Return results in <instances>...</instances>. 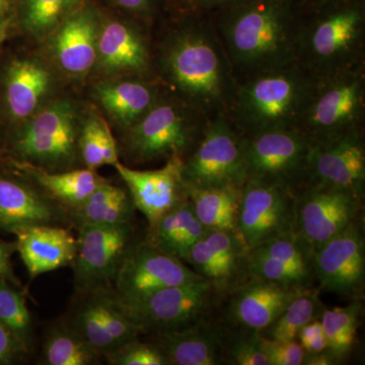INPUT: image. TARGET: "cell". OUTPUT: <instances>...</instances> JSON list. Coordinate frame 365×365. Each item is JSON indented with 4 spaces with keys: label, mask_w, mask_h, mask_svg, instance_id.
Instances as JSON below:
<instances>
[{
    "label": "cell",
    "mask_w": 365,
    "mask_h": 365,
    "mask_svg": "<svg viewBox=\"0 0 365 365\" xmlns=\"http://www.w3.org/2000/svg\"><path fill=\"white\" fill-rule=\"evenodd\" d=\"M153 51L155 76L168 91L204 117L227 114L237 74L209 16L170 18Z\"/></svg>",
    "instance_id": "6da1fadb"
},
{
    "label": "cell",
    "mask_w": 365,
    "mask_h": 365,
    "mask_svg": "<svg viewBox=\"0 0 365 365\" xmlns=\"http://www.w3.org/2000/svg\"><path fill=\"white\" fill-rule=\"evenodd\" d=\"M299 0H247L208 14L237 79L297 62Z\"/></svg>",
    "instance_id": "7a4b0ae2"
},
{
    "label": "cell",
    "mask_w": 365,
    "mask_h": 365,
    "mask_svg": "<svg viewBox=\"0 0 365 365\" xmlns=\"http://www.w3.org/2000/svg\"><path fill=\"white\" fill-rule=\"evenodd\" d=\"M313 81L297 61L249 74L237 79L227 117L242 136L297 128Z\"/></svg>",
    "instance_id": "3957f363"
},
{
    "label": "cell",
    "mask_w": 365,
    "mask_h": 365,
    "mask_svg": "<svg viewBox=\"0 0 365 365\" xmlns=\"http://www.w3.org/2000/svg\"><path fill=\"white\" fill-rule=\"evenodd\" d=\"M297 61L314 78L365 66L364 0L302 11Z\"/></svg>",
    "instance_id": "277c9868"
},
{
    "label": "cell",
    "mask_w": 365,
    "mask_h": 365,
    "mask_svg": "<svg viewBox=\"0 0 365 365\" xmlns=\"http://www.w3.org/2000/svg\"><path fill=\"white\" fill-rule=\"evenodd\" d=\"M365 66L314 78L297 125L312 145L364 130Z\"/></svg>",
    "instance_id": "5b68a950"
},
{
    "label": "cell",
    "mask_w": 365,
    "mask_h": 365,
    "mask_svg": "<svg viewBox=\"0 0 365 365\" xmlns=\"http://www.w3.org/2000/svg\"><path fill=\"white\" fill-rule=\"evenodd\" d=\"M208 119L165 90L157 103L125 130V146L139 163L184 158L195 145Z\"/></svg>",
    "instance_id": "8992f818"
},
{
    "label": "cell",
    "mask_w": 365,
    "mask_h": 365,
    "mask_svg": "<svg viewBox=\"0 0 365 365\" xmlns=\"http://www.w3.org/2000/svg\"><path fill=\"white\" fill-rule=\"evenodd\" d=\"M78 107L68 98L49 101L20 123L14 148L24 163L53 172L68 168L79 155L81 123Z\"/></svg>",
    "instance_id": "52a82bcc"
},
{
    "label": "cell",
    "mask_w": 365,
    "mask_h": 365,
    "mask_svg": "<svg viewBox=\"0 0 365 365\" xmlns=\"http://www.w3.org/2000/svg\"><path fill=\"white\" fill-rule=\"evenodd\" d=\"M182 177L188 188H241L246 182L244 136L227 114L209 118L195 145L182 158Z\"/></svg>",
    "instance_id": "ba28073f"
},
{
    "label": "cell",
    "mask_w": 365,
    "mask_h": 365,
    "mask_svg": "<svg viewBox=\"0 0 365 365\" xmlns=\"http://www.w3.org/2000/svg\"><path fill=\"white\" fill-rule=\"evenodd\" d=\"M312 144L297 128L273 129L244 136L247 180L297 190L306 184Z\"/></svg>",
    "instance_id": "9c48e42d"
},
{
    "label": "cell",
    "mask_w": 365,
    "mask_h": 365,
    "mask_svg": "<svg viewBox=\"0 0 365 365\" xmlns=\"http://www.w3.org/2000/svg\"><path fill=\"white\" fill-rule=\"evenodd\" d=\"M97 58L93 71L103 79L158 78L153 50L140 21L100 6Z\"/></svg>",
    "instance_id": "30bf717a"
},
{
    "label": "cell",
    "mask_w": 365,
    "mask_h": 365,
    "mask_svg": "<svg viewBox=\"0 0 365 365\" xmlns=\"http://www.w3.org/2000/svg\"><path fill=\"white\" fill-rule=\"evenodd\" d=\"M222 294L206 280L160 290L140 302L123 306L141 331L175 332L210 318Z\"/></svg>",
    "instance_id": "8fae6325"
},
{
    "label": "cell",
    "mask_w": 365,
    "mask_h": 365,
    "mask_svg": "<svg viewBox=\"0 0 365 365\" xmlns=\"http://www.w3.org/2000/svg\"><path fill=\"white\" fill-rule=\"evenodd\" d=\"M297 192L248 179L241 188L237 230L250 250L295 232Z\"/></svg>",
    "instance_id": "7c38bea8"
},
{
    "label": "cell",
    "mask_w": 365,
    "mask_h": 365,
    "mask_svg": "<svg viewBox=\"0 0 365 365\" xmlns=\"http://www.w3.org/2000/svg\"><path fill=\"white\" fill-rule=\"evenodd\" d=\"M115 280L118 297L131 304L165 288L204 279L181 259L146 241L127 250Z\"/></svg>",
    "instance_id": "4fadbf2b"
},
{
    "label": "cell",
    "mask_w": 365,
    "mask_h": 365,
    "mask_svg": "<svg viewBox=\"0 0 365 365\" xmlns=\"http://www.w3.org/2000/svg\"><path fill=\"white\" fill-rule=\"evenodd\" d=\"M362 200L348 190L304 185L297 191L295 232L316 250L356 222Z\"/></svg>",
    "instance_id": "5bb4252c"
},
{
    "label": "cell",
    "mask_w": 365,
    "mask_h": 365,
    "mask_svg": "<svg viewBox=\"0 0 365 365\" xmlns=\"http://www.w3.org/2000/svg\"><path fill=\"white\" fill-rule=\"evenodd\" d=\"M131 234L130 222L116 225H81L73 262L76 289L88 294L106 288L115 279L129 249Z\"/></svg>",
    "instance_id": "9a60e30c"
},
{
    "label": "cell",
    "mask_w": 365,
    "mask_h": 365,
    "mask_svg": "<svg viewBox=\"0 0 365 365\" xmlns=\"http://www.w3.org/2000/svg\"><path fill=\"white\" fill-rule=\"evenodd\" d=\"M249 251L237 230H208L182 260L223 297L250 277Z\"/></svg>",
    "instance_id": "2e32d148"
},
{
    "label": "cell",
    "mask_w": 365,
    "mask_h": 365,
    "mask_svg": "<svg viewBox=\"0 0 365 365\" xmlns=\"http://www.w3.org/2000/svg\"><path fill=\"white\" fill-rule=\"evenodd\" d=\"M306 184L348 190L364 198V130L349 132L327 143L312 145Z\"/></svg>",
    "instance_id": "e0dca14e"
},
{
    "label": "cell",
    "mask_w": 365,
    "mask_h": 365,
    "mask_svg": "<svg viewBox=\"0 0 365 365\" xmlns=\"http://www.w3.org/2000/svg\"><path fill=\"white\" fill-rule=\"evenodd\" d=\"M100 4L88 0L66 19L45 41L54 66L72 79H83L97 58Z\"/></svg>",
    "instance_id": "ac0fdd59"
},
{
    "label": "cell",
    "mask_w": 365,
    "mask_h": 365,
    "mask_svg": "<svg viewBox=\"0 0 365 365\" xmlns=\"http://www.w3.org/2000/svg\"><path fill=\"white\" fill-rule=\"evenodd\" d=\"M314 275L327 292L355 297L364 289V237L357 222L314 250Z\"/></svg>",
    "instance_id": "d6986e66"
},
{
    "label": "cell",
    "mask_w": 365,
    "mask_h": 365,
    "mask_svg": "<svg viewBox=\"0 0 365 365\" xmlns=\"http://www.w3.org/2000/svg\"><path fill=\"white\" fill-rule=\"evenodd\" d=\"M114 168L126 184L134 207L145 216L150 227L188 200L181 157L169 158L157 170H134L120 162Z\"/></svg>",
    "instance_id": "ffe728a7"
},
{
    "label": "cell",
    "mask_w": 365,
    "mask_h": 365,
    "mask_svg": "<svg viewBox=\"0 0 365 365\" xmlns=\"http://www.w3.org/2000/svg\"><path fill=\"white\" fill-rule=\"evenodd\" d=\"M4 83L7 114L20 124L49 102L54 73L42 59L20 57L7 64Z\"/></svg>",
    "instance_id": "44dd1931"
},
{
    "label": "cell",
    "mask_w": 365,
    "mask_h": 365,
    "mask_svg": "<svg viewBox=\"0 0 365 365\" xmlns=\"http://www.w3.org/2000/svg\"><path fill=\"white\" fill-rule=\"evenodd\" d=\"M299 290L250 276L227 294L228 319L237 328L263 332Z\"/></svg>",
    "instance_id": "7402d4cb"
},
{
    "label": "cell",
    "mask_w": 365,
    "mask_h": 365,
    "mask_svg": "<svg viewBox=\"0 0 365 365\" xmlns=\"http://www.w3.org/2000/svg\"><path fill=\"white\" fill-rule=\"evenodd\" d=\"M165 90L158 78L103 79L96 86L95 97L110 119L126 130L157 103Z\"/></svg>",
    "instance_id": "603a6c76"
},
{
    "label": "cell",
    "mask_w": 365,
    "mask_h": 365,
    "mask_svg": "<svg viewBox=\"0 0 365 365\" xmlns=\"http://www.w3.org/2000/svg\"><path fill=\"white\" fill-rule=\"evenodd\" d=\"M16 250L31 278L73 264L78 240L66 228L33 225L14 232Z\"/></svg>",
    "instance_id": "cb8c5ba5"
},
{
    "label": "cell",
    "mask_w": 365,
    "mask_h": 365,
    "mask_svg": "<svg viewBox=\"0 0 365 365\" xmlns=\"http://www.w3.org/2000/svg\"><path fill=\"white\" fill-rule=\"evenodd\" d=\"M227 330L208 318L182 330L160 334L158 345L170 365L225 364Z\"/></svg>",
    "instance_id": "d4e9b609"
},
{
    "label": "cell",
    "mask_w": 365,
    "mask_h": 365,
    "mask_svg": "<svg viewBox=\"0 0 365 365\" xmlns=\"http://www.w3.org/2000/svg\"><path fill=\"white\" fill-rule=\"evenodd\" d=\"M54 217L51 204L26 182L0 177V228L9 232L48 225Z\"/></svg>",
    "instance_id": "484cf974"
},
{
    "label": "cell",
    "mask_w": 365,
    "mask_h": 365,
    "mask_svg": "<svg viewBox=\"0 0 365 365\" xmlns=\"http://www.w3.org/2000/svg\"><path fill=\"white\" fill-rule=\"evenodd\" d=\"M150 228L148 242L181 260L208 230L197 218L189 199L160 217Z\"/></svg>",
    "instance_id": "4316f807"
},
{
    "label": "cell",
    "mask_w": 365,
    "mask_h": 365,
    "mask_svg": "<svg viewBox=\"0 0 365 365\" xmlns=\"http://www.w3.org/2000/svg\"><path fill=\"white\" fill-rule=\"evenodd\" d=\"M241 188L187 187V192L197 218L207 230H237Z\"/></svg>",
    "instance_id": "83f0119b"
},
{
    "label": "cell",
    "mask_w": 365,
    "mask_h": 365,
    "mask_svg": "<svg viewBox=\"0 0 365 365\" xmlns=\"http://www.w3.org/2000/svg\"><path fill=\"white\" fill-rule=\"evenodd\" d=\"M23 167L50 195L73 207L81 205L100 185L107 182L90 169L54 173L30 163H24Z\"/></svg>",
    "instance_id": "f1b7e54d"
},
{
    "label": "cell",
    "mask_w": 365,
    "mask_h": 365,
    "mask_svg": "<svg viewBox=\"0 0 365 365\" xmlns=\"http://www.w3.org/2000/svg\"><path fill=\"white\" fill-rule=\"evenodd\" d=\"M88 0H18L14 19L24 32L45 42L60 24Z\"/></svg>",
    "instance_id": "f546056e"
},
{
    "label": "cell",
    "mask_w": 365,
    "mask_h": 365,
    "mask_svg": "<svg viewBox=\"0 0 365 365\" xmlns=\"http://www.w3.org/2000/svg\"><path fill=\"white\" fill-rule=\"evenodd\" d=\"M133 203L124 189L105 182L81 205L76 215L83 225H116L129 222Z\"/></svg>",
    "instance_id": "4dcf8cb0"
},
{
    "label": "cell",
    "mask_w": 365,
    "mask_h": 365,
    "mask_svg": "<svg viewBox=\"0 0 365 365\" xmlns=\"http://www.w3.org/2000/svg\"><path fill=\"white\" fill-rule=\"evenodd\" d=\"M324 309L318 290L304 288L290 300L275 321L261 332L262 335L269 339L297 340L300 329L309 322L321 318Z\"/></svg>",
    "instance_id": "1f68e13d"
},
{
    "label": "cell",
    "mask_w": 365,
    "mask_h": 365,
    "mask_svg": "<svg viewBox=\"0 0 365 365\" xmlns=\"http://www.w3.org/2000/svg\"><path fill=\"white\" fill-rule=\"evenodd\" d=\"M79 155L86 169L97 170L104 165L119 162L116 141L107 121L96 114H90L81 123L78 139Z\"/></svg>",
    "instance_id": "d6a6232c"
},
{
    "label": "cell",
    "mask_w": 365,
    "mask_h": 365,
    "mask_svg": "<svg viewBox=\"0 0 365 365\" xmlns=\"http://www.w3.org/2000/svg\"><path fill=\"white\" fill-rule=\"evenodd\" d=\"M362 304L354 299L346 307H325L321 314L322 327L328 342V351L339 360L351 351L361 316Z\"/></svg>",
    "instance_id": "836d02e7"
},
{
    "label": "cell",
    "mask_w": 365,
    "mask_h": 365,
    "mask_svg": "<svg viewBox=\"0 0 365 365\" xmlns=\"http://www.w3.org/2000/svg\"><path fill=\"white\" fill-rule=\"evenodd\" d=\"M253 249L275 259L282 265L297 271L312 284L316 281L314 264V250L297 232L280 235L272 241L255 247Z\"/></svg>",
    "instance_id": "e575fe53"
},
{
    "label": "cell",
    "mask_w": 365,
    "mask_h": 365,
    "mask_svg": "<svg viewBox=\"0 0 365 365\" xmlns=\"http://www.w3.org/2000/svg\"><path fill=\"white\" fill-rule=\"evenodd\" d=\"M100 352L73 329H57L45 343L46 364L90 365L98 361Z\"/></svg>",
    "instance_id": "d590c367"
},
{
    "label": "cell",
    "mask_w": 365,
    "mask_h": 365,
    "mask_svg": "<svg viewBox=\"0 0 365 365\" xmlns=\"http://www.w3.org/2000/svg\"><path fill=\"white\" fill-rule=\"evenodd\" d=\"M0 325L26 348L32 330L30 312L25 297L4 277H0Z\"/></svg>",
    "instance_id": "8d00e7d4"
},
{
    "label": "cell",
    "mask_w": 365,
    "mask_h": 365,
    "mask_svg": "<svg viewBox=\"0 0 365 365\" xmlns=\"http://www.w3.org/2000/svg\"><path fill=\"white\" fill-rule=\"evenodd\" d=\"M88 294H91L90 297L76 311L72 329L91 343L101 354H106L115 349L114 343L103 322L97 290Z\"/></svg>",
    "instance_id": "74e56055"
},
{
    "label": "cell",
    "mask_w": 365,
    "mask_h": 365,
    "mask_svg": "<svg viewBox=\"0 0 365 365\" xmlns=\"http://www.w3.org/2000/svg\"><path fill=\"white\" fill-rule=\"evenodd\" d=\"M227 330L225 338V364L270 365L264 352L263 335L251 329Z\"/></svg>",
    "instance_id": "f35d334b"
},
{
    "label": "cell",
    "mask_w": 365,
    "mask_h": 365,
    "mask_svg": "<svg viewBox=\"0 0 365 365\" xmlns=\"http://www.w3.org/2000/svg\"><path fill=\"white\" fill-rule=\"evenodd\" d=\"M105 355L109 364L114 365H170L160 345L137 339L129 341Z\"/></svg>",
    "instance_id": "ab89813d"
},
{
    "label": "cell",
    "mask_w": 365,
    "mask_h": 365,
    "mask_svg": "<svg viewBox=\"0 0 365 365\" xmlns=\"http://www.w3.org/2000/svg\"><path fill=\"white\" fill-rule=\"evenodd\" d=\"M104 7L150 26L165 11V0H101Z\"/></svg>",
    "instance_id": "60d3db41"
},
{
    "label": "cell",
    "mask_w": 365,
    "mask_h": 365,
    "mask_svg": "<svg viewBox=\"0 0 365 365\" xmlns=\"http://www.w3.org/2000/svg\"><path fill=\"white\" fill-rule=\"evenodd\" d=\"M244 1L247 0H165V13L169 14L170 18L208 16Z\"/></svg>",
    "instance_id": "b9f144b4"
},
{
    "label": "cell",
    "mask_w": 365,
    "mask_h": 365,
    "mask_svg": "<svg viewBox=\"0 0 365 365\" xmlns=\"http://www.w3.org/2000/svg\"><path fill=\"white\" fill-rule=\"evenodd\" d=\"M263 348L270 365H302L307 353L299 341L269 339L263 336Z\"/></svg>",
    "instance_id": "7bdbcfd3"
},
{
    "label": "cell",
    "mask_w": 365,
    "mask_h": 365,
    "mask_svg": "<svg viewBox=\"0 0 365 365\" xmlns=\"http://www.w3.org/2000/svg\"><path fill=\"white\" fill-rule=\"evenodd\" d=\"M297 341L307 355L317 354L328 349V342L319 319H314L302 327L297 335Z\"/></svg>",
    "instance_id": "ee69618b"
},
{
    "label": "cell",
    "mask_w": 365,
    "mask_h": 365,
    "mask_svg": "<svg viewBox=\"0 0 365 365\" xmlns=\"http://www.w3.org/2000/svg\"><path fill=\"white\" fill-rule=\"evenodd\" d=\"M21 348L14 336L0 325V364L11 361Z\"/></svg>",
    "instance_id": "f6af8a7d"
},
{
    "label": "cell",
    "mask_w": 365,
    "mask_h": 365,
    "mask_svg": "<svg viewBox=\"0 0 365 365\" xmlns=\"http://www.w3.org/2000/svg\"><path fill=\"white\" fill-rule=\"evenodd\" d=\"M14 250H16V242L7 244L0 241V277L6 278L7 280L16 283L11 265V255Z\"/></svg>",
    "instance_id": "bcb514c9"
},
{
    "label": "cell",
    "mask_w": 365,
    "mask_h": 365,
    "mask_svg": "<svg viewBox=\"0 0 365 365\" xmlns=\"http://www.w3.org/2000/svg\"><path fill=\"white\" fill-rule=\"evenodd\" d=\"M338 364V360L328 350L313 355H306L304 364L306 365H332Z\"/></svg>",
    "instance_id": "7dc6e473"
},
{
    "label": "cell",
    "mask_w": 365,
    "mask_h": 365,
    "mask_svg": "<svg viewBox=\"0 0 365 365\" xmlns=\"http://www.w3.org/2000/svg\"><path fill=\"white\" fill-rule=\"evenodd\" d=\"M338 1L343 0H299V4L300 11H309Z\"/></svg>",
    "instance_id": "c3c4849f"
},
{
    "label": "cell",
    "mask_w": 365,
    "mask_h": 365,
    "mask_svg": "<svg viewBox=\"0 0 365 365\" xmlns=\"http://www.w3.org/2000/svg\"><path fill=\"white\" fill-rule=\"evenodd\" d=\"M18 0H0V16H14Z\"/></svg>",
    "instance_id": "681fc988"
},
{
    "label": "cell",
    "mask_w": 365,
    "mask_h": 365,
    "mask_svg": "<svg viewBox=\"0 0 365 365\" xmlns=\"http://www.w3.org/2000/svg\"><path fill=\"white\" fill-rule=\"evenodd\" d=\"M14 16H0V44L6 39Z\"/></svg>",
    "instance_id": "f907efd6"
}]
</instances>
